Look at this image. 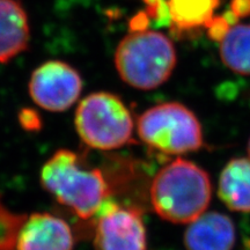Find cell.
Masks as SVG:
<instances>
[{
    "instance_id": "cell-1",
    "label": "cell",
    "mask_w": 250,
    "mask_h": 250,
    "mask_svg": "<svg viewBox=\"0 0 250 250\" xmlns=\"http://www.w3.org/2000/svg\"><path fill=\"white\" fill-rule=\"evenodd\" d=\"M40 180L46 192L81 219L96 217L110 199V184L103 171L87 167L70 149H58L50 156Z\"/></svg>"
},
{
    "instance_id": "cell-2",
    "label": "cell",
    "mask_w": 250,
    "mask_h": 250,
    "mask_svg": "<svg viewBox=\"0 0 250 250\" xmlns=\"http://www.w3.org/2000/svg\"><path fill=\"white\" fill-rule=\"evenodd\" d=\"M212 197L210 176L195 162L177 158L158 171L149 188L153 210L173 224H190L204 213Z\"/></svg>"
},
{
    "instance_id": "cell-3",
    "label": "cell",
    "mask_w": 250,
    "mask_h": 250,
    "mask_svg": "<svg viewBox=\"0 0 250 250\" xmlns=\"http://www.w3.org/2000/svg\"><path fill=\"white\" fill-rule=\"evenodd\" d=\"M173 42L153 30L131 31L118 44L115 66L121 79L133 88L149 90L164 85L176 66Z\"/></svg>"
},
{
    "instance_id": "cell-4",
    "label": "cell",
    "mask_w": 250,
    "mask_h": 250,
    "mask_svg": "<svg viewBox=\"0 0 250 250\" xmlns=\"http://www.w3.org/2000/svg\"><path fill=\"white\" fill-rule=\"evenodd\" d=\"M74 125L81 142L100 151L117 149L133 142L134 121L117 95L96 92L78 104Z\"/></svg>"
},
{
    "instance_id": "cell-5",
    "label": "cell",
    "mask_w": 250,
    "mask_h": 250,
    "mask_svg": "<svg viewBox=\"0 0 250 250\" xmlns=\"http://www.w3.org/2000/svg\"><path fill=\"white\" fill-rule=\"evenodd\" d=\"M137 133L149 148L167 155L197 152L204 146L201 122L179 102L161 103L144 111L137 121Z\"/></svg>"
},
{
    "instance_id": "cell-6",
    "label": "cell",
    "mask_w": 250,
    "mask_h": 250,
    "mask_svg": "<svg viewBox=\"0 0 250 250\" xmlns=\"http://www.w3.org/2000/svg\"><path fill=\"white\" fill-rule=\"evenodd\" d=\"M96 217L93 237L95 250L147 249V232L142 213L136 208L109 199Z\"/></svg>"
},
{
    "instance_id": "cell-7",
    "label": "cell",
    "mask_w": 250,
    "mask_h": 250,
    "mask_svg": "<svg viewBox=\"0 0 250 250\" xmlns=\"http://www.w3.org/2000/svg\"><path fill=\"white\" fill-rule=\"evenodd\" d=\"M83 79L76 68L62 61L43 62L34 70L28 83L31 100L51 112L70 109L83 92Z\"/></svg>"
},
{
    "instance_id": "cell-8",
    "label": "cell",
    "mask_w": 250,
    "mask_h": 250,
    "mask_svg": "<svg viewBox=\"0 0 250 250\" xmlns=\"http://www.w3.org/2000/svg\"><path fill=\"white\" fill-rule=\"evenodd\" d=\"M73 247L70 225L46 212L27 215L17 240V250H73Z\"/></svg>"
},
{
    "instance_id": "cell-9",
    "label": "cell",
    "mask_w": 250,
    "mask_h": 250,
    "mask_svg": "<svg viewBox=\"0 0 250 250\" xmlns=\"http://www.w3.org/2000/svg\"><path fill=\"white\" fill-rule=\"evenodd\" d=\"M235 240L232 219L219 212L203 213L190 223L184 234L188 250H232Z\"/></svg>"
},
{
    "instance_id": "cell-10",
    "label": "cell",
    "mask_w": 250,
    "mask_h": 250,
    "mask_svg": "<svg viewBox=\"0 0 250 250\" xmlns=\"http://www.w3.org/2000/svg\"><path fill=\"white\" fill-rule=\"evenodd\" d=\"M30 26L19 0H0V62H8L29 46Z\"/></svg>"
},
{
    "instance_id": "cell-11",
    "label": "cell",
    "mask_w": 250,
    "mask_h": 250,
    "mask_svg": "<svg viewBox=\"0 0 250 250\" xmlns=\"http://www.w3.org/2000/svg\"><path fill=\"white\" fill-rule=\"evenodd\" d=\"M218 195L230 211L250 213V159H233L225 166Z\"/></svg>"
},
{
    "instance_id": "cell-12",
    "label": "cell",
    "mask_w": 250,
    "mask_h": 250,
    "mask_svg": "<svg viewBox=\"0 0 250 250\" xmlns=\"http://www.w3.org/2000/svg\"><path fill=\"white\" fill-rule=\"evenodd\" d=\"M219 4L220 0H168L170 26L182 33L205 28Z\"/></svg>"
},
{
    "instance_id": "cell-13",
    "label": "cell",
    "mask_w": 250,
    "mask_h": 250,
    "mask_svg": "<svg viewBox=\"0 0 250 250\" xmlns=\"http://www.w3.org/2000/svg\"><path fill=\"white\" fill-rule=\"evenodd\" d=\"M221 61L230 71L250 76V24H235L220 41Z\"/></svg>"
},
{
    "instance_id": "cell-14",
    "label": "cell",
    "mask_w": 250,
    "mask_h": 250,
    "mask_svg": "<svg viewBox=\"0 0 250 250\" xmlns=\"http://www.w3.org/2000/svg\"><path fill=\"white\" fill-rule=\"evenodd\" d=\"M26 217L8 211L0 201V250H17L19 230Z\"/></svg>"
},
{
    "instance_id": "cell-15",
    "label": "cell",
    "mask_w": 250,
    "mask_h": 250,
    "mask_svg": "<svg viewBox=\"0 0 250 250\" xmlns=\"http://www.w3.org/2000/svg\"><path fill=\"white\" fill-rule=\"evenodd\" d=\"M145 13L155 27L170 26V13L168 0H143Z\"/></svg>"
},
{
    "instance_id": "cell-16",
    "label": "cell",
    "mask_w": 250,
    "mask_h": 250,
    "mask_svg": "<svg viewBox=\"0 0 250 250\" xmlns=\"http://www.w3.org/2000/svg\"><path fill=\"white\" fill-rule=\"evenodd\" d=\"M250 15V0H232L230 8L224 14L225 19L230 26H235L240 19L248 18Z\"/></svg>"
},
{
    "instance_id": "cell-17",
    "label": "cell",
    "mask_w": 250,
    "mask_h": 250,
    "mask_svg": "<svg viewBox=\"0 0 250 250\" xmlns=\"http://www.w3.org/2000/svg\"><path fill=\"white\" fill-rule=\"evenodd\" d=\"M230 24L227 22L225 17H213L206 23V30H208V35L211 40L218 41L220 42L221 40L226 36L228 30L230 29Z\"/></svg>"
},
{
    "instance_id": "cell-18",
    "label": "cell",
    "mask_w": 250,
    "mask_h": 250,
    "mask_svg": "<svg viewBox=\"0 0 250 250\" xmlns=\"http://www.w3.org/2000/svg\"><path fill=\"white\" fill-rule=\"evenodd\" d=\"M19 120H20V123L22 124L24 129L36 130L40 129L41 126V118L39 114L35 110H31V109H23V110H21Z\"/></svg>"
},
{
    "instance_id": "cell-19",
    "label": "cell",
    "mask_w": 250,
    "mask_h": 250,
    "mask_svg": "<svg viewBox=\"0 0 250 250\" xmlns=\"http://www.w3.org/2000/svg\"><path fill=\"white\" fill-rule=\"evenodd\" d=\"M149 19L145 12H139L138 14L134 15L130 21L131 31H140L146 30V28L149 26Z\"/></svg>"
},
{
    "instance_id": "cell-20",
    "label": "cell",
    "mask_w": 250,
    "mask_h": 250,
    "mask_svg": "<svg viewBox=\"0 0 250 250\" xmlns=\"http://www.w3.org/2000/svg\"><path fill=\"white\" fill-rule=\"evenodd\" d=\"M248 153H249V156H250V139H249V143H248Z\"/></svg>"
}]
</instances>
